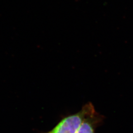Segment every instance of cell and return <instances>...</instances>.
I'll return each mask as SVG.
<instances>
[{"instance_id": "1", "label": "cell", "mask_w": 133, "mask_h": 133, "mask_svg": "<svg viewBox=\"0 0 133 133\" xmlns=\"http://www.w3.org/2000/svg\"><path fill=\"white\" fill-rule=\"evenodd\" d=\"M94 109L92 103L86 104L79 112L62 119L51 131L47 133H76L84 119Z\"/></svg>"}, {"instance_id": "2", "label": "cell", "mask_w": 133, "mask_h": 133, "mask_svg": "<svg viewBox=\"0 0 133 133\" xmlns=\"http://www.w3.org/2000/svg\"><path fill=\"white\" fill-rule=\"evenodd\" d=\"M102 121L103 116L94 109L84 119L76 133H96V128Z\"/></svg>"}]
</instances>
